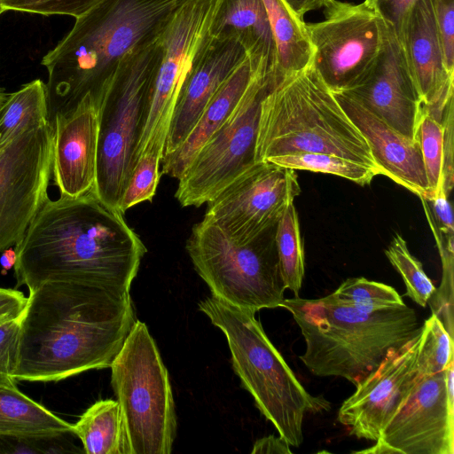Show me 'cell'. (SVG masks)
<instances>
[{
	"mask_svg": "<svg viewBox=\"0 0 454 454\" xmlns=\"http://www.w3.org/2000/svg\"><path fill=\"white\" fill-rule=\"evenodd\" d=\"M17 287L76 282L129 291L146 247L123 214L91 191L48 198L15 246Z\"/></svg>",
	"mask_w": 454,
	"mask_h": 454,
	"instance_id": "6da1fadb",
	"label": "cell"
},
{
	"mask_svg": "<svg viewBox=\"0 0 454 454\" xmlns=\"http://www.w3.org/2000/svg\"><path fill=\"white\" fill-rule=\"evenodd\" d=\"M129 291L48 281L20 317L17 380L59 381L110 367L134 323Z\"/></svg>",
	"mask_w": 454,
	"mask_h": 454,
	"instance_id": "7a4b0ae2",
	"label": "cell"
},
{
	"mask_svg": "<svg viewBox=\"0 0 454 454\" xmlns=\"http://www.w3.org/2000/svg\"><path fill=\"white\" fill-rule=\"evenodd\" d=\"M185 0H100L75 18L41 64L48 73V120L71 113L87 95L96 103L120 61L160 38Z\"/></svg>",
	"mask_w": 454,
	"mask_h": 454,
	"instance_id": "3957f363",
	"label": "cell"
},
{
	"mask_svg": "<svg viewBox=\"0 0 454 454\" xmlns=\"http://www.w3.org/2000/svg\"><path fill=\"white\" fill-rule=\"evenodd\" d=\"M305 341L300 356L319 377H340L355 386L387 355L420 334L422 325L413 309L399 306L364 310L333 303L324 297L285 299Z\"/></svg>",
	"mask_w": 454,
	"mask_h": 454,
	"instance_id": "277c9868",
	"label": "cell"
},
{
	"mask_svg": "<svg viewBox=\"0 0 454 454\" xmlns=\"http://www.w3.org/2000/svg\"><path fill=\"white\" fill-rule=\"evenodd\" d=\"M301 153H331L378 169L364 137L311 64L271 82L261 101L254 158Z\"/></svg>",
	"mask_w": 454,
	"mask_h": 454,
	"instance_id": "5b68a950",
	"label": "cell"
},
{
	"mask_svg": "<svg viewBox=\"0 0 454 454\" xmlns=\"http://www.w3.org/2000/svg\"><path fill=\"white\" fill-rule=\"evenodd\" d=\"M198 307L225 335L234 372L261 413L290 446L299 447L306 414L327 411L330 403L304 388L267 337L255 312L213 295Z\"/></svg>",
	"mask_w": 454,
	"mask_h": 454,
	"instance_id": "8992f818",
	"label": "cell"
},
{
	"mask_svg": "<svg viewBox=\"0 0 454 454\" xmlns=\"http://www.w3.org/2000/svg\"><path fill=\"white\" fill-rule=\"evenodd\" d=\"M161 52L160 38L128 53L98 102L97 176L92 192L119 211Z\"/></svg>",
	"mask_w": 454,
	"mask_h": 454,
	"instance_id": "52a82bcc",
	"label": "cell"
},
{
	"mask_svg": "<svg viewBox=\"0 0 454 454\" xmlns=\"http://www.w3.org/2000/svg\"><path fill=\"white\" fill-rule=\"evenodd\" d=\"M129 454H169L176 419L168 372L145 323L136 320L111 365Z\"/></svg>",
	"mask_w": 454,
	"mask_h": 454,
	"instance_id": "ba28073f",
	"label": "cell"
},
{
	"mask_svg": "<svg viewBox=\"0 0 454 454\" xmlns=\"http://www.w3.org/2000/svg\"><path fill=\"white\" fill-rule=\"evenodd\" d=\"M274 235L275 227L239 243L203 218L192 227L186 250L214 297L256 312L281 307L285 300Z\"/></svg>",
	"mask_w": 454,
	"mask_h": 454,
	"instance_id": "9c48e42d",
	"label": "cell"
},
{
	"mask_svg": "<svg viewBox=\"0 0 454 454\" xmlns=\"http://www.w3.org/2000/svg\"><path fill=\"white\" fill-rule=\"evenodd\" d=\"M272 80L271 72L258 69L254 73L233 112L178 178L175 197L182 207L208 203L256 162L261 101Z\"/></svg>",
	"mask_w": 454,
	"mask_h": 454,
	"instance_id": "30bf717a",
	"label": "cell"
},
{
	"mask_svg": "<svg viewBox=\"0 0 454 454\" xmlns=\"http://www.w3.org/2000/svg\"><path fill=\"white\" fill-rule=\"evenodd\" d=\"M215 4L216 0H185L162 34L161 58L134 151L133 168L145 152L163 155L182 87L211 39L209 27Z\"/></svg>",
	"mask_w": 454,
	"mask_h": 454,
	"instance_id": "8fae6325",
	"label": "cell"
},
{
	"mask_svg": "<svg viewBox=\"0 0 454 454\" xmlns=\"http://www.w3.org/2000/svg\"><path fill=\"white\" fill-rule=\"evenodd\" d=\"M324 14L322 21L305 23L313 51L311 65L333 92L347 91L378 57L385 22L364 3L333 0Z\"/></svg>",
	"mask_w": 454,
	"mask_h": 454,
	"instance_id": "7c38bea8",
	"label": "cell"
},
{
	"mask_svg": "<svg viewBox=\"0 0 454 454\" xmlns=\"http://www.w3.org/2000/svg\"><path fill=\"white\" fill-rule=\"evenodd\" d=\"M300 192L294 169L256 161L207 203L204 218L231 239L250 242L275 227Z\"/></svg>",
	"mask_w": 454,
	"mask_h": 454,
	"instance_id": "4fadbf2b",
	"label": "cell"
},
{
	"mask_svg": "<svg viewBox=\"0 0 454 454\" xmlns=\"http://www.w3.org/2000/svg\"><path fill=\"white\" fill-rule=\"evenodd\" d=\"M52 133L48 121L0 147V252L20 243L49 198Z\"/></svg>",
	"mask_w": 454,
	"mask_h": 454,
	"instance_id": "5bb4252c",
	"label": "cell"
},
{
	"mask_svg": "<svg viewBox=\"0 0 454 454\" xmlns=\"http://www.w3.org/2000/svg\"><path fill=\"white\" fill-rule=\"evenodd\" d=\"M376 443L364 454H453L454 412L448 408L445 370L418 376Z\"/></svg>",
	"mask_w": 454,
	"mask_h": 454,
	"instance_id": "9a60e30c",
	"label": "cell"
},
{
	"mask_svg": "<svg viewBox=\"0 0 454 454\" xmlns=\"http://www.w3.org/2000/svg\"><path fill=\"white\" fill-rule=\"evenodd\" d=\"M405 137L417 140L423 105L393 28L385 23L381 49L362 80L341 91Z\"/></svg>",
	"mask_w": 454,
	"mask_h": 454,
	"instance_id": "2e32d148",
	"label": "cell"
},
{
	"mask_svg": "<svg viewBox=\"0 0 454 454\" xmlns=\"http://www.w3.org/2000/svg\"><path fill=\"white\" fill-rule=\"evenodd\" d=\"M419 335L389 353L343 402L337 419L349 428L351 435L372 442L379 439L417 380Z\"/></svg>",
	"mask_w": 454,
	"mask_h": 454,
	"instance_id": "e0dca14e",
	"label": "cell"
},
{
	"mask_svg": "<svg viewBox=\"0 0 454 454\" xmlns=\"http://www.w3.org/2000/svg\"><path fill=\"white\" fill-rule=\"evenodd\" d=\"M51 126V172L60 195L78 197L89 192L97 176L98 104L87 94L71 113L57 115Z\"/></svg>",
	"mask_w": 454,
	"mask_h": 454,
	"instance_id": "ac0fdd59",
	"label": "cell"
},
{
	"mask_svg": "<svg viewBox=\"0 0 454 454\" xmlns=\"http://www.w3.org/2000/svg\"><path fill=\"white\" fill-rule=\"evenodd\" d=\"M399 41L424 110L442 121L453 101L454 74L445 67L432 0H417Z\"/></svg>",
	"mask_w": 454,
	"mask_h": 454,
	"instance_id": "d6986e66",
	"label": "cell"
},
{
	"mask_svg": "<svg viewBox=\"0 0 454 454\" xmlns=\"http://www.w3.org/2000/svg\"><path fill=\"white\" fill-rule=\"evenodd\" d=\"M333 93L367 142L380 175L427 200L429 186L418 140L396 131L346 93Z\"/></svg>",
	"mask_w": 454,
	"mask_h": 454,
	"instance_id": "ffe728a7",
	"label": "cell"
},
{
	"mask_svg": "<svg viewBox=\"0 0 454 454\" xmlns=\"http://www.w3.org/2000/svg\"><path fill=\"white\" fill-rule=\"evenodd\" d=\"M246 57L244 48L237 40L211 36L182 87L163 155L182 144L209 100Z\"/></svg>",
	"mask_w": 454,
	"mask_h": 454,
	"instance_id": "44dd1931",
	"label": "cell"
},
{
	"mask_svg": "<svg viewBox=\"0 0 454 454\" xmlns=\"http://www.w3.org/2000/svg\"><path fill=\"white\" fill-rule=\"evenodd\" d=\"M209 33L237 40L254 68L274 75L276 45L262 0H216Z\"/></svg>",
	"mask_w": 454,
	"mask_h": 454,
	"instance_id": "7402d4cb",
	"label": "cell"
},
{
	"mask_svg": "<svg viewBox=\"0 0 454 454\" xmlns=\"http://www.w3.org/2000/svg\"><path fill=\"white\" fill-rule=\"evenodd\" d=\"M257 70L247 55L209 100L182 144L163 155L161 174L176 179L183 175L197 153L238 106Z\"/></svg>",
	"mask_w": 454,
	"mask_h": 454,
	"instance_id": "603a6c76",
	"label": "cell"
},
{
	"mask_svg": "<svg viewBox=\"0 0 454 454\" xmlns=\"http://www.w3.org/2000/svg\"><path fill=\"white\" fill-rule=\"evenodd\" d=\"M276 45L274 82L308 67L313 51L305 21L285 0H262Z\"/></svg>",
	"mask_w": 454,
	"mask_h": 454,
	"instance_id": "cb8c5ba5",
	"label": "cell"
},
{
	"mask_svg": "<svg viewBox=\"0 0 454 454\" xmlns=\"http://www.w3.org/2000/svg\"><path fill=\"white\" fill-rule=\"evenodd\" d=\"M72 430L73 424L54 415L17 387L0 386V434L52 435Z\"/></svg>",
	"mask_w": 454,
	"mask_h": 454,
	"instance_id": "d4e9b609",
	"label": "cell"
},
{
	"mask_svg": "<svg viewBox=\"0 0 454 454\" xmlns=\"http://www.w3.org/2000/svg\"><path fill=\"white\" fill-rule=\"evenodd\" d=\"M72 431L87 454H129L117 401L106 399L94 403L73 424Z\"/></svg>",
	"mask_w": 454,
	"mask_h": 454,
	"instance_id": "484cf974",
	"label": "cell"
},
{
	"mask_svg": "<svg viewBox=\"0 0 454 454\" xmlns=\"http://www.w3.org/2000/svg\"><path fill=\"white\" fill-rule=\"evenodd\" d=\"M45 83L33 80L8 94L0 107V147L27 129L48 122Z\"/></svg>",
	"mask_w": 454,
	"mask_h": 454,
	"instance_id": "4316f807",
	"label": "cell"
},
{
	"mask_svg": "<svg viewBox=\"0 0 454 454\" xmlns=\"http://www.w3.org/2000/svg\"><path fill=\"white\" fill-rule=\"evenodd\" d=\"M274 238L285 286L297 297L304 277L305 261L299 219L294 203L286 208L276 223Z\"/></svg>",
	"mask_w": 454,
	"mask_h": 454,
	"instance_id": "83f0119b",
	"label": "cell"
},
{
	"mask_svg": "<svg viewBox=\"0 0 454 454\" xmlns=\"http://www.w3.org/2000/svg\"><path fill=\"white\" fill-rule=\"evenodd\" d=\"M280 167L330 174L360 185L369 184L380 171L359 162L324 153H301L275 156L267 160Z\"/></svg>",
	"mask_w": 454,
	"mask_h": 454,
	"instance_id": "f1b7e54d",
	"label": "cell"
},
{
	"mask_svg": "<svg viewBox=\"0 0 454 454\" xmlns=\"http://www.w3.org/2000/svg\"><path fill=\"white\" fill-rule=\"evenodd\" d=\"M326 301L364 310H377L404 304L402 296L390 286L364 278L346 279Z\"/></svg>",
	"mask_w": 454,
	"mask_h": 454,
	"instance_id": "f546056e",
	"label": "cell"
},
{
	"mask_svg": "<svg viewBox=\"0 0 454 454\" xmlns=\"http://www.w3.org/2000/svg\"><path fill=\"white\" fill-rule=\"evenodd\" d=\"M454 356V340L441 320L432 314L422 325L416 356L417 375H430L445 370Z\"/></svg>",
	"mask_w": 454,
	"mask_h": 454,
	"instance_id": "4dcf8cb0",
	"label": "cell"
},
{
	"mask_svg": "<svg viewBox=\"0 0 454 454\" xmlns=\"http://www.w3.org/2000/svg\"><path fill=\"white\" fill-rule=\"evenodd\" d=\"M385 254L403 280L406 287L404 295L425 308L436 288L424 271L422 263L411 254L400 234L394 236Z\"/></svg>",
	"mask_w": 454,
	"mask_h": 454,
	"instance_id": "1f68e13d",
	"label": "cell"
},
{
	"mask_svg": "<svg viewBox=\"0 0 454 454\" xmlns=\"http://www.w3.org/2000/svg\"><path fill=\"white\" fill-rule=\"evenodd\" d=\"M417 140L429 186L428 201L443 187L444 126L442 121L434 119L424 108L417 130Z\"/></svg>",
	"mask_w": 454,
	"mask_h": 454,
	"instance_id": "d6a6232c",
	"label": "cell"
},
{
	"mask_svg": "<svg viewBox=\"0 0 454 454\" xmlns=\"http://www.w3.org/2000/svg\"><path fill=\"white\" fill-rule=\"evenodd\" d=\"M162 157L155 151H148L139 156L121 200L120 211L123 215L137 204L153 200L160 181Z\"/></svg>",
	"mask_w": 454,
	"mask_h": 454,
	"instance_id": "836d02e7",
	"label": "cell"
},
{
	"mask_svg": "<svg viewBox=\"0 0 454 454\" xmlns=\"http://www.w3.org/2000/svg\"><path fill=\"white\" fill-rule=\"evenodd\" d=\"M74 433L52 435L0 434V454H60L80 452L70 440Z\"/></svg>",
	"mask_w": 454,
	"mask_h": 454,
	"instance_id": "e575fe53",
	"label": "cell"
},
{
	"mask_svg": "<svg viewBox=\"0 0 454 454\" xmlns=\"http://www.w3.org/2000/svg\"><path fill=\"white\" fill-rule=\"evenodd\" d=\"M100 0H0L3 12L15 11L44 16H81Z\"/></svg>",
	"mask_w": 454,
	"mask_h": 454,
	"instance_id": "d590c367",
	"label": "cell"
},
{
	"mask_svg": "<svg viewBox=\"0 0 454 454\" xmlns=\"http://www.w3.org/2000/svg\"><path fill=\"white\" fill-rule=\"evenodd\" d=\"M20 317L0 324V386L16 387L19 363Z\"/></svg>",
	"mask_w": 454,
	"mask_h": 454,
	"instance_id": "8d00e7d4",
	"label": "cell"
},
{
	"mask_svg": "<svg viewBox=\"0 0 454 454\" xmlns=\"http://www.w3.org/2000/svg\"><path fill=\"white\" fill-rule=\"evenodd\" d=\"M432 3L445 67L454 74V0H432Z\"/></svg>",
	"mask_w": 454,
	"mask_h": 454,
	"instance_id": "74e56055",
	"label": "cell"
},
{
	"mask_svg": "<svg viewBox=\"0 0 454 454\" xmlns=\"http://www.w3.org/2000/svg\"><path fill=\"white\" fill-rule=\"evenodd\" d=\"M416 2L417 0H365L364 4L393 28L399 40Z\"/></svg>",
	"mask_w": 454,
	"mask_h": 454,
	"instance_id": "f35d334b",
	"label": "cell"
},
{
	"mask_svg": "<svg viewBox=\"0 0 454 454\" xmlns=\"http://www.w3.org/2000/svg\"><path fill=\"white\" fill-rule=\"evenodd\" d=\"M448 197L442 187L438 193L427 202L424 199H420L428 221L441 234L447 238H453V215Z\"/></svg>",
	"mask_w": 454,
	"mask_h": 454,
	"instance_id": "ab89813d",
	"label": "cell"
},
{
	"mask_svg": "<svg viewBox=\"0 0 454 454\" xmlns=\"http://www.w3.org/2000/svg\"><path fill=\"white\" fill-rule=\"evenodd\" d=\"M442 121L444 126L443 188L449 196L454 183L453 101L447 106Z\"/></svg>",
	"mask_w": 454,
	"mask_h": 454,
	"instance_id": "60d3db41",
	"label": "cell"
},
{
	"mask_svg": "<svg viewBox=\"0 0 454 454\" xmlns=\"http://www.w3.org/2000/svg\"><path fill=\"white\" fill-rule=\"evenodd\" d=\"M27 297L12 288L0 287V324L21 316Z\"/></svg>",
	"mask_w": 454,
	"mask_h": 454,
	"instance_id": "b9f144b4",
	"label": "cell"
},
{
	"mask_svg": "<svg viewBox=\"0 0 454 454\" xmlns=\"http://www.w3.org/2000/svg\"><path fill=\"white\" fill-rule=\"evenodd\" d=\"M252 454H292L289 443L281 437L270 434L258 439L251 451Z\"/></svg>",
	"mask_w": 454,
	"mask_h": 454,
	"instance_id": "7bdbcfd3",
	"label": "cell"
},
{
	"mask_svg": "<svg viewBox=\"0 0 454 454\" xmlns=\"http://www.w3.org/2000/svg\"><path fill=\"white\" fill-rule=\"evenodd\" d=\"M289 7L301 19L304 15L318 9H324L333 0H285Z\"/></svg>",
	"mask_w": 454,
	"mask_h": 454,
	"instance_id": "ee69618b",
	"label": "cell"
},
{
	"mask_svg": "<svg viewBox=\"0 0 454 454\" xmlns=\"http://www.w3.org/2000/svg\"><path fill=\"white\" fill-rule=\"evenodd\" d=\"M8 94H6L3 89H0V107L4 101L5 100Z\"/></svg>",
	"mask_w": 454,
	"mask_h": 454,
	"instance_id": "f6af8a7d",
	"label": "cell"
},
{
	"mask_svg": "<svg viewBox=\"0 0 454 454\" xmlns=\"http://www.w3.org/2000/svg\"><path fill=\"white\" fill-rule=\"evenodd\" d=\"M3 12H3V11H2V9L0 8V15H1V13H3Z\"/></svg>",
	"mask_w": 454,
	"mask_h": 454,
	"instance_id": "bcb514c9",
	"label": "cell"
}]
</instances>
